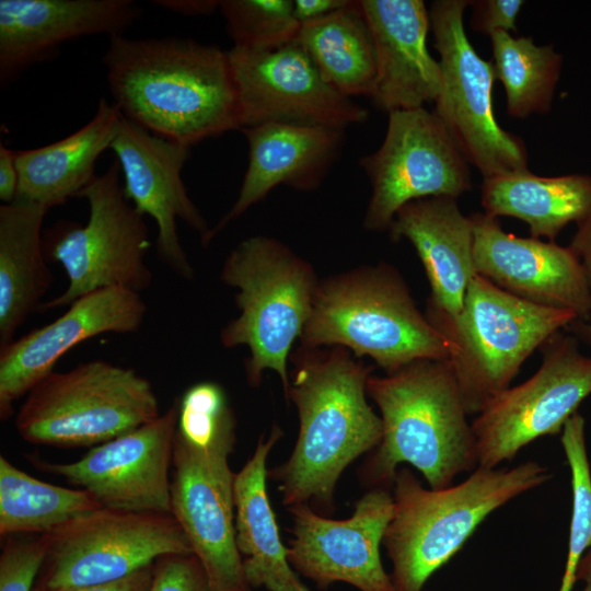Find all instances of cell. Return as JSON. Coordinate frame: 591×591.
Here are the masks:
<instances>
[{"label": "cell", "mask_w": 591, "mask_h": 591, "mask_svg": "<svg viewBox=\"0 0 591 591\" xmlns=\"http://www.w3.org/2000/svg\"><path fill=\"white\" fill-rule=\"evenodd\" d=\"M115 159L79 197L89 204L86 223L59 221L43 235L47 260L59 263L69 285L38 310L69 306L77 299L106 288L140 293L152 282L146 263L150 247L144 217L126 198Z\"/></svg>", "instance_id": "obj_10"}, {"label": "cell", "mask_w": 591, "mask_h": 591, "mask_svg": "<svg viewBox=\"0 0 591 591\" xmlns=\"http://www.w3.org/2000/svg\"><path fill=\"white\" fill-rule=\"evenodd\" d=\"M103 508L85 489L37 479L0 456V535L47 534Z\"/></svg>", "instance_id": "obj_30"}, {"label": "cell", "mask_w": 591, "mask_h": 591, "mask_svg": "<svg viewBox=\"0 0 591 591\" xmlns=\"http://www.w3.org/2000/svg\"><path fill=\"white\" fill-rule=\"evenodd\" d=\"M580 591H591V582L586 583V587Z\"/></svg>", "instance_id": "obj_43"}, {"label": "cell", "mask_w": 591, "mask_h": 591, "mask_svg": "<svg viewBox=\"0 0 591 591\" xmlns=\"http://www.w3.org/2000/svg\"><path fill=\"white\" fill-rule=\"evenodd\" d=\"M535 461L511 468L477 466L460 484L425 488L406 467L393 483V515L383 542L395 591H421L493 511L551 478Z\"/></svg>", "instance_id": "obj_5"}, {"label": "cell", "mask_w": 591, "mask_h": 591, "mask_svg": "<svg viewBox=\"0 0 591 591\" xmlns=\"http://www.w3.org/2000/svg\"><path fill=\"white\" fill-rule=\"evenodd\" d=\"M221 280L237 290L240 310L220 333L225 348L246 346V378L260 384L265 370L278 373L289 389L287 360L309 318L317 280L312 266L280 241L256 235L227 256Z\"/></svg>", "instance_id": "obj_8"}, {"label": "cell", "mask_w": 591, "mask_h": 591, "mask_svg": "<svg viewBox=\"0 0 591 591\" xmlns=\"http://www.w3.org/2000/svg\"><path fill=\"white\" fill-rule=\"evenodd\" d=\"M294 42L341 95L370 96L376 78L375 47L359 1L302 23Z\"/></svg>", "instance_id": "obj_29"}, {"label": "cell", "mask_w": 591, "mask_h": 591, "mask_svg": "<svg viewBox=\"0 0 591 591\" xmlns=\"http://www.w3.org/2000/svg\"><path fill=\"white\" fill-rule=\"evenodd\" d=\"M44 590L124 579L167 555H194L172 514L100 508L46 534Z\"/></svg>", "instance_id": "obj_12"}, {"label": "cell", "mask_w": 591, "mask_h": 591, "mask_svg": "<svg viewBox=\"0 0 591 591\" xmlns=\"http://www.w3.org/2000/svg\"><path fill=\"white\" fill-rule=\"evenodd\" d=\"M281 436L274 427L266 441L260 437L252 457L234 474L235 544L250 588L310 591L288 560L266 489L267 456Z\"/></svg>", "instance_id": "obj_25"}, {"label": "cell", "mask_w": 591, "mask_h": 591, "mask_svg": "<svg viewBox=\"0 0 591 591\" xmlns=\"http://www.w3.org/2000/svg\"><path fill=\"white\" fill-rule=\"evenodd\" d=\"M569 247L582 265L591 303V208L584 217L577 222V230L571 239ZM588 323L591 324V304Z\"/></svg>", "instance_id": "obj_36"}, {"label": "cell", "mask_w": 591, "mask_h": 591, "mask_svg": "<svg viewBox=\"0 0 591 591\" xmlns=\"http://www.w3.org/2000/svg\"><path fill=\"white\" fill-rule=\"evenodd\" d=\"M542 347L536 372L499 393L471 424L478 466L498 467L537 438L561 432L591 394V357L576 337L558 332Z\"/></svg>", "instance_id": "obj_14"}, {"label": "cell", "mask_w": 591, "mask_h": 591, "mask_svg": "<svg viewBox=\"0 0 591 591\" xmlns=\"http://www.w3.org/2000/svg\"><path fill=\"white\" fill-rule=\"evenodd\" d=\"M480 202L490 217L524 221L532 237L554 242L591 208V175L538 176L528 169L483 178Z\"/></svg>", "instance_id": "obj_28"}, {"label": "cell", "mask_w": 591, "mask_h": 591, "mask_svg": "<svg viewBox=\"0 0 591 591\" xmlns=\"http://www.w3.org/2000/svg\"><path fill=\"white\" fill-rule=\"evenodd\" d=\"M426 316L450 346L452 370L467 415L479 414L510 386L522 363L577 320L569 310L538 305L476 275L461 312Z\"/></svg>", "instance_id": "obj_7"}, {"label": "cell", "mask_w": 591, "mask_h": 591, "mask_svg": "<svg viewBox=\"0 0 591 591\" xmlns=\"http://www.w3.org/2000/svg\"><path fill=\"white\" fill-rule=\"evenodd\" d=\"M141 15L134 0H0V84L84 36L124 35Z\"/></svg>", "instance_id": "obj_21"}, {"label": "cell", "mask_w": 591, "mask_h": 591, "mask_svg": "<svg viewBox=\"0 0 591 591\" xmlns=\"http://www.w3.org/2000/svg\"><path fill=\"white\" fill-rule=\"evenodd\" d=\"M367 393L378 405L382 438L362 467L374 488L393 486L397 466L418 470L430 488L453 485L478 466L472 426L449 359L417 360L384 376L370 375Z\"/></svg>", "instance_id": "obj_4"}, {"label": "cell", "mask_w": 591, "mask_h": 591, "mask_svg": "<svg viewBox=\"0 0 591 591\" xmlns=\"http://www.w3.org/2000/svg\"><path fill=\"white\" fill-rule=\"evenodd\" d=\"M19 173L15 164V151L0 144V199L11 204L16 199Z\"/></svg>", "instance_id": "obj_38"}, {"label": "cell", "mask_w": 591, "mask_h": 591, "mask_svg": "<svg viewBox=\"0 0 591 591\" xmlns=\"http://www.w3.org/2000/svg\"><path fill=\"white\" fill-rule=\"evenodd\" d=\"M566 329L569 334L578 339L579 343H582L591 348V324L583 320L572 321Z\"/></svg>", "instance_id": "obj_41"}, {"label": "cell", "mask_w": 591, "mask_h": 591, "mask_svg": "<svg viewBox=\"0 0 591 591\" xmlns=\"http://www.w3.org/2000/svg\"><path fill=\"white\" fill-rule=\"evenodd\" d=\"M153 565L108 583L59 590L40 589V591H149L153 579Z\"/></svg>", "instance_id": "obj_37"}, {"label": "cell", "mask_w": 591, "mask_h": 591, "mask_svg": "<svg viewBox=\"0 0 591 591\" xmlns=\"http://www.w3.org/2000/svg\"><path fill=\"white\" fill-rule=\"evenodd\" d=\"M228 55L241 128L282 123L345 130L369 116L323 80L296 42L270 51L232 46Z\"/></svg>", "instance_id": "obj_15"}, {"label": "cell", "mask_w": 591, "mask_h": 591, "mask_svg": "<svg viewBox=\"0 0 591 591\" xmlns=\"http://www.w3.org/2000/svg\"><path fill=\"white\" fill-rule=\"evenodd\" d=\"M470 2L437 0L430 5V28L442 73L433 113L468 164L485 178L528 169V151L523 140L501 128L494 115V65L476 53L464 30Z\"/></svg>", "instance_id": "obj_11"}, {"label": "cell", "mask_w": 591, "mask_h": 591, "mask_svg": "<svg viewBox=\"0 0 591 591\" xmlns=\"http://www.w3.org/2000/svg\"><path fill=\"white\" fill-rule=\"evenodd\" d=\"M359 164L371 184L363 227L389 230L406 204L427 197L457 199L472 188L468 162L433 112L389 113L381 146Z\"/></svg>", "instance_id": "obj_13"}, {"label": "cell", "mask_w": 591, "mask_h": 591, "mask_svg": "<svg viewBox=\"0 0 591 591\" xmlns=\"http://www.w3.org/2000/svg\"><path fill=\"white\" fill-rule=\"evenodd\" d=\"M153 3L187 16L209 15L219 10L217 0H154Z\"/></svg>", "instance_id": "obj_40"}, {"label": "cell", "mask_w": 591, "mask_h": 591, "mask_svg": "<svg viewBox=\"0 0 591 591\" xmlns=\"http://www.w3.org/2000/svg\"><path fill=\"white\" fill-rule=\"evenodd\" d=\"M300 339L304 348L339 346L370 357L386 374L417 360L450 358L445 338L383 263L318 282Z\"/></svg>", "instance_id": "obj_6"}, {"label": "cell", "mask_w": 591, "mask_h": 591, "mask_svg": "<svg viewBox=\"0 0 591 591\" xmlns=\"http://www.w3.org/2000/svg\"><path fill=\"white\" fill-rule=\"evenodd\" d=\"M494 69L506 93L507 113L514 118L551 111L560 79L563 56L553 45L498 31L490 36Z\"/></svg>", "instance_id": "obj_31"}, {"label": "cell", "mask_w": 591, "mask_h": 591, "mask_svg": "<svg viewBox=\"0 0 591 591\" xmlns=\"http://www.w3.org/2000/svg\"><path fill=\"white\" fill-rule=\"evenodd\" d=\"M160 416L150 381L105 360L53 371L26 395L15 416L20 437L57 448L99 445Z\"/></svg>", "instance_id": "obj_9"}, {"label": "cell", "mask_w": 591, "mask_h": 591, "mask_svg": "<svg viewBox=\"0 0 591 591\" xmlns=\"http://www.w3.org/2000/svg\"><path fill=\"white\" fill-rule=\"evenodd\" d=\"M577 581H581L584 583L591 582V547L587 551V553L579 563Z\"/></svg>", "instance_id": "obj_42"}, {"label": "cell", "mask_w": 591, "mask_h": 591, "mask_svg": "<svg viewBox=\"0 0 591 591\" xmlns=\"http://www.w3.org/2000/svg\"><path fill=\"white\" fill-rule=\"evenodd\" d=\"M48 210L22 199L0 206V349L14 340L53 282L42 233Z\"/></svg>", "instance_id": "obj_27"}, {"label": "cell", "mask_w": 591, "mask_h": 591, "mask_svg": "<svg viewBox=\"0 0 591 591\" xmlns=\"http://www.w3.org/2000/svg\"><path fill=\"white\" fill-rule=\"evenodd\" d=\"M149 591H210L206 572L195 555H167L153 565Z\"/></svg>", "instance_id": "obj_34"}, {"label": "cell", "mask_w": 591, "mask_h": 591, "mask_svg": "<svg viewBox=\"0 0 591 591\" xmlns=\"http://www.w3.org/2000/svg\"><path fill=\"white\" fill-rule=\"evenodd\" d=\"M352 0H294L293 14L302 24L331 14L350 4Z\"/></svg>", "instance_id": "obj_39"}, {"label": "cell", "mask_w": 591, "mask_h": 591, "mask_svg": "<svg viewBox=\"0 0 591 591\" xmlns=\"http://www.w3.org/2000/svg\"><path fill=\"white\" fill-rule=\"evenodd\" d=\"M523 0H476L471 1L473 9L471 26L477 33L490 36L498 31L515 32L517 20Z\"/></svg>", "instance_id": "obj_35"}, {"label": "cell", "mask_w": 591, "mask_h": 591, "mask_svg": "<svg viewBox=\"0 0 591 591\" xmlns=\"http://www.w3.org/2000/svg\"><path fill=\"white\" fill-rule=\"evenodd\" d=\"M4 540L0 556V591H32L46 560V534L33 538L8 536Z\"/></svg>", "instance_id": "obj_33"}, {"label": "cell", "mask_w": 591, "mask_h": 591, "mask_svg": "<svg viewBox=\"0 0 591 591\" xmlns=\"http://www.w3.org/2000/svg\"><path fill=\"white\" fill-rule=\"evenodd\" d=\"M177 403L173 440L171 514L206 572L210 591H251L235 544L229 455L235 417L223 387L190 385Z\"/></svg>", "instance_id": "obj_3"}, {"label": "cell", "mask_w": 591, "mask_h": 591, "mask_svg": "<svg viewBox=\"0 0 591 591\" xmlns=\"http://www.w3.org/2000/svg\"><path fill=\"white\" fill-rule=\"evenodd\" d=\"M120 120V112L102 97L94 116L77 131L44 147L15 151L16 199L50 209L79 197L96 177V161L111 149Z\"/></svg>", "instance_id": "obj_26"}, {"label": "cell", "mask_w": 591, "mask_h": 591, "mask_svg": "<svg viewBox=\"0 0 591 591\" xmlns=\"http://www.w3.org/2000/svg\"><path fill=\"white\" fill-rule=\"evenodd\" d=\"M376 57L370 100L381 111L424 107L442 86L439 60L427 47L430 16L421 0H360Z\"/></svg>", "instance_id": "obj_22"}, {"label": "cell", "mask_w": 591, "mask_h": 591, "mask_svg": "<svg viewBox=\"0 0 591 591\" xmlns=\"http://www.w3.org/2000/svg\"><path fill=\"white\" fill-rule=\"evenodd\" d=\"M176 399L158 418L93 447L82 459L50 463L30 456L42 471L89 491L103 508L171 514Z\"/></svg>", "instance_id": "obj_16"}, {"label": "cell", "mask_w": 591, "mask_h": 591, "mask_svg": "<svg viewBox=\"0 0 591 591\" xmlns=\"http://www.w3.org/2000/svg\"><path fill=\"white\" fill-rule=\"evenodd\" d=\"M286 393L299 414V434L288 461L271 471L282 503L314 502L328 510L344 470L376 448L382 420L366 399L372 367L351 357L344 347L304 348Z\"/></svg>", "instance_id": "obj_2"}, {"label": "cell", "mask_w": 591, "mask_h": 591, "mask_svg": "<svg viewBox=\"0 0 591 591\" xmlns=\"http://www.w3.org/2000/svg\"><path fill=\"white\" fill-rule=\"evenodd\" d=\"M102 62L114 106L157 136L190 147L241 128L228 50L217 45L119 35Z\"/></svg>", "instance_id": "obj_1"}, {"label": "cell", "mask_w": 591, "mask_h": 591, "mask_svg": "<svg viewBox=\"0 0 591 591\" xmlns=\"http://www.w3.org/2000/svg\"><path fill=\"white\" fill-rule=\"evenodd\" d=\"M477 275L532 303L569 310L588 322L590 293L582 265L569 246L503 231L498 218L470 216Z\"/></svg>", "instance_id": "obj_20"}, {"label": "cell", "mask_w": 591, "mask_h": 591, "mask_svg": "<svg viewBox=\"0 0 591 591\" xmlns=\"http://www.w3.org/2000/svg\"><path fill=\"white\" fill-rule=\"evenodd\" d=\"M140 293L106 288L85 294L49 324L35 328L0 349V418L13 403L54 371L58 360L77 345L105 333L137 332L146 317Z\"/></svg>", "instance_id": "obj_19"}, {"label": "cell", "mask_w": 591, "mask_h": 591, "mask_svg": "<svg viewBox=\"0 0 591 591\" xmlns=\"http://www.w3.org/2000/svg\"><path fill=\"white\" fill-rule=\"evenodd\" d=\"M219 11L233 47L270 51L293 43L301 23L292 0H220Z\"/></svg>", "instance_id": "obj_32"}, {"label": "cell", "mask_w": 591, "mask_h": 591, "mask_svg": "<svg viewBox=\"0 0 591 591\" xmlns=\"http://www.w3.org/2000/svg\"><path fill=\"white\" fill-rule=\"evenodd\" d=\"M240 130L248 146L247 167L235 201L211 228L205 246L276 186L317 188L345 141L344 129L323 126L268 123Z\"/></svg>", "instance_id": "obj_23"}, {"label": "cell", "mask_w": 591, "mask_h": 591, "mask_svg": "<svg viewBox=\"0 0 591 591\" xmlns=\"http://www.w3.org/2000/svg\"><path fill=\"white\" fill-rule=\"evenodd\" d=\"M111 150L120 167L126 198L157 224L160 260L190 279L194 269L181 244L177 220L197 231L204 245L211 230L182 179L190 147L157 136L121 115Z\"/></svg>", "instance_id": "obj_18"}, {"label": "cell", "mask_w": 591, "mask_h": 591, "mask_svg": "<svg viewBox=\"0 0 591 591\" xmlns=\"http://www.w3.org/2000/svg\"><path fill=\"white\" fill-rule=\"evenodd\" d=\"M292 535L288 560L297 573L325 589L345 582L359 591H395L381 561L380 545L393 515V496L373 488L345 520L325 518L308 503L288 507Z\"/></svg>", "instance_id": "obj_17"}, {"label": "cell", "mask_w": 591, "mask_h": 591, "mask_svg": "<svg viewBox=\"0 0 591 591\" xmlns=\"http://www.w3.org/2000/svg\"><path fill=\"white\" fill-rule=\"evenodd\" d=\"M389 231L393 241L408 240L424 265L431 288L427 310L456 316L477 275L471 217L461 212L455 198L427 197L404 205Z\"/></svg>", "instance_id": "obj_24"}]
</instances>
